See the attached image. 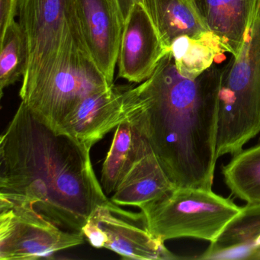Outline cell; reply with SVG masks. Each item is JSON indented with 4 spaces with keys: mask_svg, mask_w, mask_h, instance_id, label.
<instances>
[{
    "mask_svg": "<svg viewBox=\"0 0 260 260\" xmlns=\"http://www.w3.org/2000/svg\"><path fill=\"white\" fill-rule=\"evenodd\" d=\"M18 16L27 50L19 95L27 105L74 53L87 49L76 0H19Z\"/></svg>",
    "mask_w": 260,
    "mask_h": 260,
    "instance_id": "obj_3",
    "label": "cell"
},
{
    "mask_svg": "<svg viewBox=\"0 0 260 260\" xmlns=\"http://www.w3.org/2000/svg\"><path fill=\"white\" fill-rule=\"evenodd\" d=\"M208 29L226 52L239 54L255 0H192Z\"/></svg>",
    "mask_w": 260,
    "mask_h": 260,
    "instance_id": "obj_14",
    "label": "cell"
},
{
    "mask_svg": "<svg viewBox=\"0 0 260 260\" xmlns=\"http://www.w3.org/2000/svg\"><path fill=\"white\" fill-rule=\"evenodd\" d=\"M223 180L233 196L249 205H260V142L233 155L222 167Z\"/></svg>",
    "mask_w": 260,
    "mask_h": 260,
    "instance_id": "obj_18",
    "label": "cell"
},
{
    "mask_svg": "<svg viewBox=\"0 0 260 260\" xmlns=\"http://www.w3.org/2000/svg\"><path fill=\"white\" fill-rule=\"evenodd\" d=\"M0 92L19 81L25 74L27 50L19 22L15 21L0 37Z\"/></svg>",
    "mask_w": 260,
    "mask_h": 260,
    "instance_id": "obj_19",
    "label": "cell"
},
{
    "mask_svg": "<svg viewBox=\"0 0 260 260\" xmlns=\"http://www.w3.org/2000/svg\"><path fill=\"white\" fill-rule=\"evenodd\" d=\"M86 49L99 69L113 84L124 28L117 0H76Z\"/></svg>",
    "mask_w": 260,
    "mask_h": 260,
    "instance_id": "obj_10",
    "label": "cell"
},
{
    "mask_svg": "<svg viewBox=\"0 0 260 260\" xmlns=\"http://www.w3.org/2000/svg\"><path fill=\"white\" fill-rule=\"evenodd\" d=\"M112 85L89 52L80 50L31 103H23L39 121L58 134L64 118L82 100Z\"/></svg>",
    "mask_w": 260,
    "mask_h": 260,
    "instance_id": "obj_7",
    "label": "cell"
},
{
    "mask_svg": "<svg viewBox=\"0 0 260 260\" xmlns=\"http://www.w3.org/2000/svg\"><path fill=\"white\" fill-rule=\"evenodd\" d=\"M148 146L147 140L128 120L116 127L102 169L100 183L106 196L113 194L121 179Z\"/></svg>",
    "mask_w": 260,
    "mask_h": 260,
    "instance_id": "obj_16",
    "label": "cell"
},
{
    "mask_svg": "<svg viewBox=\"0 0 260 260\" xmlns=\"http://www.w3.org/2000/svg\"><path fill=\"white\" fill-rule=\"evenodd\" d=\"M260 133V0H255L239 54L222 68L217 159L234 155Z\"/></svg>",
    "mask_w": 260,
    "mask_h": 260,
    "instance_id": "obj_4",
    "label": "cell"
},
{
    "mask_svg": "<svg viewBox=\"0 0 260 260\" xmlns=\"http://www.w3.org/2000/svg\"><path fill=\"white\" fill-rule=\"evenodd\" d=\"M89 219L106 234L107 241L105 248L116 252L124 259L182 258L169 250L165 242L149 231L142 211H124L111 201L97 207Z\"/></svg>",
    "mask_w": 260,
    "mask_h": 260,
    "instance_id": "obj_8",
    "label": "cell"
},
{
    "mask_svg": "<svg viewBox=\"0 0 260 260\" xmlns=\"http://www.w3.org/2000/svg\"><path fill=\"white\" fill-rule=\"evenodd\" d=\"M168 51L144 4H135L124 21L118 77L131 83H143L151 77Z\"/></svg>",
    "mask_w": 260,
    "mask_h": 260,
    "instance_id": "obj_9",
    "label": "cell"
},
{
    "mask_svg": "<svg viewBox=\"0 0 260 260\" xmlns=\"http://www.w3.org/2000/svg\"><path fill=\"white\" fill-rule=\"evenodd\" d=\"M175 188L149 144L121 179L111 201L118 206L140 208Z\"/></svg>",
    "mask_w": 260,
    "mask_h": 260,
    "instance_id": "obj_13",
    "label": "cell"
},
{
    "mask_svg": "<svg viewBox=\"0 0 260 260\" xmlns=\"http://www.w3.org/2000/svg\"><path fill=\"white\" fill-rule=\"evenodd\" d=\"M167 49L182 36L199 37L209 31L192 0H143Z\"/></svg>",
    "mask_w": 260,
    "mask_h": 260,
    "instance_id": "obj_15",
    "label": "cell"
},
{
    "mask_svg": "<svg viewBox=\"0 0 260 260\" xmlns=\"http://www.w3.org/2000/svg\"><path fill=\"white\" fill-rule=\"evenodd\" d=\"M84 237L54 224L32 205L0 208V260L51 258L83 244Z\"/></svg>",
    "mask_w": 260,
    "mask_h": 260,
    "instance_id": "obj_6",
    "label": "cell"
},
{
    "mask_svg": "<svg viewBox=\"0 0 260 260\" xmlns=\"http://www.w3.org/2000/svg\"><path fill=\"white\" fill-rule=\"evenodd\" d=\"M221 76L212 66L196 78L184 77L169 51L150 78L126 89L127 120L176 187L212 189Z\"/></svg>",
    "mask_w": 260,
    "mask_h": 260,
    "instance_id": "obj_1",
    "label": "cell"
},
{
    "mask_svg": "<svg viewBox=\"0 0 260 260\" xmlns=\"http://www.w3.org/2000/svg\"><path fill=\"white\" fill-rule=\"evenodd\" d=\"M84 237L87 239L88 242L92 245L93 247L97 249L105 248L107 237L106 234L100 229V226L91 219H88L86 224L83 226L82 229Z\"/></svg>",
    "mask_w": 260,
    "mask_h": 260,
    "instance_id": "obj_21",
    "label": "cell"
},
{
    "mask_svg": "<svg viewBox=\"0 0 260 260\" xmlns=\"http://www.w3.org/2000/svg\"><path fill=\"white\" fill-rule=\"evenodd\" d=\"M169 51L179 72L192 79L212 67L217 57L226 53L218 38L210 31L199 37L178 38L173 41Z\"/></svg>",
    "mask_w": 260,
    "mask_h": 260,
    "instance_id": "obj_17",
    "label": "cell"
},
{
    "mask_svg": "<svg viewBox=\"0 0 260 260\" xmlns=\"http://www.w3.org/2000/svg\"><path fill=\"white\" fill-rule=\"evenodd\" d=\"M197 259H260V205L241 207Z\"/></svg>",
    "mask_w": 260,
    "mask_h": 260,
    "instance_id": "obj_12",
    "label": "cell"
},
{
    "mask_svg": "<svg viewBox=\"0 0 260 260\" xmlns=\"http://www.w3.org/2000/svg\"><path fill=\"white\" fill-rule=\"evenodd\" d=\"M127 87L112 85L82 100L64 118L58 134H64L89 149L127 120L123 103Z\"/></svg>",
    "mask_w": 260,
    "mask_h": 260,
    "instance_id": "obj_11",
    "label": "cell"
},
{
    "mask_svg": "<svg viewBox=\"0 0 260 260\" xmlns=\"http://www.w3.org/2000/svg\"><path fill=\"white\" fill-rule=\"evenodd\" d=\"M139 208L149 231L162 241L193 238L211 243L241 207L212 189L176 187Z\"/></svg>",
    "mask_w": 260,
    "mask_h": 260,
    "instance_id": "obj_5",
    "label": "cell"
},
{
    "mask_svg": "<svg viewBox=\"0 0 260 260\" xmlns=\"http://www.w3.org/2000/svg\"><path fill=\"white\" fill-rule=\"evenodd\" d=\"M142 1L143 0H117L124 22L128 16L132 7L138 3H142Z\"/></svg>",
    "mask_w": 260,
    "mask_h": 260,
    "instance_id": "obj_22",
    "label": "cell"
},
{
    "mask_svg": "<svg viewBox=\"0 0 260 260\" xmlns=\"http://www.w3.org/2000/svg\"><path fill=\"white\" fill-rule=\"evenodd\" d=\"M18 2L19 0H0V37L15 22L18 13Z\"/></svg>",
    "mask_w": 260,
    "mask_h": 260,
    "instance_id": "obj_20",
    "label": "cell"
},
{
    "mask_svg": "<svg viewBox=\"0 0 260 260\" xmlns=\"http://www.w3.org/2000/svg\"><path fill=\"white\" fill-rule=\"evenodd\" d=\"M90 151L41 122L22 102L0 138V208L32 205L62 229L83 234L94 210L111 202Z\"/></svg>",
    "mask_w": 260,
    "mask_h": 260,
    "instance_id": "obj_2",
    "label": "cell"
}]
</instances>
